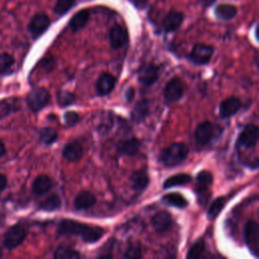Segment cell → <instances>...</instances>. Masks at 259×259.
I'll use <instances>...</instances> for the list:
<instances>
[{
    "instance_id": "cell-27",
    "label": "cell",
    "mask_w": 259,
    "mask_h": 259,
    "mask_svg": "<svg viewBox=\"0 0 259 259\" xmlns=\"http://www.w3.org/2000/svg\"><path fill=\"white\" fill-rule=\"evenodd\" d=\"M89 19V12L86 9L78 11L69 21V26L73 31H78L83 28Z\"/></svg>"
},
{
    "instance_id": "cell-12",
    "label": "cell",
    "mask_w": 259,
    "mask_h": 259,
    "mask_svg": "<svg viewBox=\"0 0 259 259\" xmlns=\"http://www.w3.org/2000/svg\"><path fill=\"white\" fill-rule=\"evenodd\" d=\"M49 25H50V18L46 14L39 13V14L34 15L31 18V20L28 24V29H29V32L31 33V35L34 38H36L48 29Z\"/></svg>"
},
{
    "instance_id": "cell-31",
    "label": "cell",
    "mask_w": 259,
    "mask_h": 259,
    "mask_svg": "<svg viewBox=\"0 0 259 259\" xmlns=\"http://www.w3.org/2000/svg\"><path fill=\"white\" fill-rule=\"evenodd\" d=\"M54 257L57 259H75V258H79L80 254L72 248L62 246L56 250Z\"/></svg>"
},
{
    "instance_id": "cell-16",
    "label": "cell",
    "mask_w": 259,
    "mask_h": 259,
    "mask_svg": "<svg viewBox=\"0 0 259 259\" xmlns=\"http://www.w3.org/2000/svg\"><path fill=\"white\" fill-rule=\"evenodd\" d=\"M172 217L167 211H159L152 218V225L158 233L168 231L172 226Z\"/></svg>"
},
{
    "instance_id": "cell-38",
    "label": "cell",
    "mask_w": 259,
    "mask_h": 259,
    "mask_svg": "<svg viewBox=\"0 0 259 259\" xmlns=\"http://www.w3.org/2000/svg\"><path fill=\"white\" fill-rule=\"evenodd\" d=\"M64 119H65V122H66L67 125L73 126V125L77 124V122L80 119V116L75 111H67L64 115Z\"/></svg>"
},
{
    "instance_id": "cell-10",
    "label": "cell",
    "mask_w": 259,
    "mask_h": 259,
    "mask_svg": "<svg viewBox=\"0 0 259 259\" xmlns=\"http://www.w3.org/2000/svg\"><path fill=\"white\" fill-rule=\"evenodd\" d=\"M213 125L209 121L200 122L194 131V140L198 146H205L213 136Z\"/></svg>"
},
{
    "instance_id": "cell-14",
    "label": "cell",
    "mask_w": 259,
    "mask_h": 259,
    "mask_svg": "<svg viewBox=\"0 0 259 259\" xmlns=\"http://www.w3.org/2000/svg\"><path fill=\"white\" fill-rule=\"evenodd\" d=\"M109 38H110V45L113 49H119L123 47L127 42L126 29L119 24L114 25L110 30Z\"/></svg>"
},
{
    "instance_id": "cell-15",
    "label": "cell",
    "mask_w": 259,
    "mask_h": 259,
    "mask_svg": "<svg viewBox=\"0 0 259 259\" xmlns=\"http://www.w3.org/2000/svg\"><path fill=\"white\" fill-rule=\"evenodd\" d=\"M115 78L109 73H103L97 80L96 91L98 95L104 96L109 94L115 86Z\"/></svg>"
},
{
    "instance_id": "cell-6",
    "label": "cell",
    "mask_w": 259,
    "mask_h": 259,
    "mask_svg": "<svg viewBox=\"0 0 259 259\" xmlns=\"http://www.w3.org/2000/svg\"><path fill=\"white\" fill-rule=\"evenodd\" d=\"M26 232L21 225L11 227L4 236V246L7 249H13L19 246L25 239Z\"/></svg>"
},
{
    "instance_id": "cell-24",
    "label": "cell",
    "mask_w": 259,
    "mask_h": 259,
    "mask_svg": "<svg viewBox=\"0 0 259 259\" xmlns=\"http://www.w3.org/2000/svg\"><path fill=\"white\" fill-rule=\"evenodd\" d=\"M162 202L167 205L175 206L179 208H183L188 204L186 198L179 192H170L165 194L162 197Z\"/></svg>"
},
{
    "instance_id": "cell-44",
    "label": "cell",
    "mask_w": 259,
    "mask_h": 259,
    "mask_svg": "<svg viewBox=\"0 0 259 259\" xmlns=\"http://www.w3.org/2000/svg\"><path fill=\"white\" fill-rule=\"evenodd\" d=\"M1 257H2V251L0 250V258H1Z\"/></svg>"
},
{
    "instance_id": "cell-19",
    "label": "cell",
    "mask_w": 259,
    "mask_h": 259,
    "mask_svg": "<svg viewBox=\"0 0 259 259\" xmlns=\"http://www.w3.org/2000/svg\"><path fill=\"white\" fill-rule=\"evenodd\" d=\"M183 21V14L179 11H170L163 20V27L167 32L176 30Z\"/></svg>"
},
{
    "instance_id": "cell-29",
    "label": "cell",
    "mask_w": 259,
    "mask_h": 259,
    "mask_svg": "<svg viewBox=\"0 0 259 259\" xmlns=\"http://www.w3.org/2000/svg\"><path fill=\"white\" fill-rule=\"evenodd\" d=\"M61 206V199L58 194H52L42 200L39 204V208L46 211H54Z\"/></svg>"
},
{
    "instance_id": "cell-37",
    "label": "cell",
    "mask_w": 259,
    "mask_h": 259,
    "mask_svg": "<svg viewBox=\"0 0 259 259\" xmlns=\"http://www.w3.org/2000/svg\"><path fill=\"white\" fill-rule=\"evenodd\" d=\"M74 3H75V0H58L54 10L58 14H65L73 7Z\"/></svg>"
},
{
    "instance_id": "cell-13",
    "label": "cell",
    "mask_w": 259,
    "mask_h": 259,
    "mask_svg": "<svg viewBox=\"0 0 259 259\" xmlns=\"http://www.w3.org/2000/svg\"><path fill=\"white\" fill-rule=\"evenodd\" d=\"M242 106V102L237 97H229L220 105V115L222 118H229L236 114Z\"/></svg>"
},
{
    "instance_id": "cell-22",
    "label": "cell",
    "mask_w": 259,
    "mask_h": 259,
    "mask_svg": "<svg viewBox=\"0 0 259 259\" xmlns=\"http://www.w3.org/2000/svg\"><path fill=\"white\" fill-rule=\"evenodd\" d=\"M53 186L51 178L47 175L37 176L32 183V191L36 195H42L47 193Z\"/></svg>"
},
{
    "instance_id": "cell-11",
    "label": "cell",
    "mask_w": 259,
    "mask_h": 259,
    "mask_svg": "<svg viewBox=\"0 0 259 259\" xmlns=\"http://www.w3.org/2000/svg\"><path fill=\"white\" fill-rule=\"evenodd\" d=\"M258 141V127L255 124H248L239 136V144L246 148H254Z\"/></svg>"
},
{
    "instance_id": "cell-33",
    "label": "cell",
    "mask_w": 259,
    "mask_h": 259,
    "mask_svg": "<svg viewBox=\"0 0 259 259\" xmlns=\"http://www.w3.org/2000/svg\"><path fill=\"white\" fill-rule=\"evenodd\" d=\"M205 249V243L202 239L197 240L188 250L186 257L187 258H199L203 254Z\"/></svg>"
},
{
    "instance_id": "cell-35",
    "label": "cell",
    "mask_w": 259,
    "mask_h": 259,
    "mask_svg": "<svg viewBox=\"0 0 259 259\" xmlns=\"http://www.w3.org/2000/svg\"><path fill=\"white\" fill-rule=\"evenodd\" d=\"M14 65V59L8 54L0 55V74L8 73Z\"/></svg>"
},
{
    "instance_id": "cell-40",
    "label": "cell",
    "mask_w": 259,
    "mask_h": 259,
    "mask_svg": "<svg viewBox=\"0 0 259 259\" xmlns=\"http://www.w3.org/2000/svg\"><path fill=\"white\" fill-rule=\"evenodd\" d=\"M7 185V179L6 177L0 173V192H2Z\"/></svg>"
},
{
    "instance_id": "cell-42",
    "label": "cell",
    "mask_w": 259,
    "mask_h": 259,
    "mask_svg": "<svg viewBox=\"0 0 259 259\" xmlns=\"http://www.w3.org/2000/svg\"><path fill=\"white\" fill-rule=\"evenodd\" d=\"M214 1H215V0H199L200 4H201L202 6H204V7H208V6H210Z\"/></svg>"
},
{
    "instance_id": "cell-8",
    "label": "cell",
    "mask_w": 259,
    "mask_h": 259,
    "mask_svg": "<svg viewBox=\"0 0 259 259\" xmlns=\"http://www.w3.org/2000/svg\"><path fill=\"white\" fill-rule=\"evenodd\" d=\"M213 54V47L209 45L197 44L190 53V59L197 65H204L209 62Z\"/></svg>"
},
{
    "instance_id": "cell-41",
    "label": "cell",
    "mask_w": 259,
    "mask_h": 259,
    "mask_svg": "<svg viewBox=\"0 0 259 259\" xmlns=\"http://www.w3.org/2000/svg\"><path fill=\"white\" fill-rule=\"evenodd\" d=\"M134 96H135V90H134V88H128V89L126 90V92H125V98H126V100H127V101H132L133 98H134Z\"/></svg>"
},
{
    "instance_id": "cell-1",
    "label": "cell",
    "mask_w": 259,
    "mask_h": 259,
    "mask_svg": "<svg viewBox=\"0 0 259 259\" xmlns=\"http://www.w3.org/2000/svg\"><path fill=\"white\" fill-rule=\"evenodd\" d=\"M58 234L61 236L75 235L79 236L84 242L94 243L103 236V229L96 226H90L72 220H63L58 226Z\"/></svg>"
},
{
    "instance_id": "cell-25",
    "label": "cell",
    "mask_w": 259,
    "mask_h": 259,
    "mask_svg": "<svg viewBox=\"0 0 259 259\" xmlns=\"http://www.w3.org/2000/svg\"><path fill=\"white\" fill-rule=\"evenodd\" d=\"M191 176L189 174L186 173H179V174H175L172 175L170 177H168L164 183H163V188L164 189H168L171 187H175V186H181V185H185L188 184L191 181Z\"/></svg>"
},
{
    "instance_id": "cell-21",
    "label": "cell",
    "mask_w": 259,
    "mask_h": 259,
    "mask_svg": "<svg viewBox=\"0 0 259 259\" xmlns=\"http://www.w3.org/2000/svg\"><path fill=\"white\" fill-rule=\"evenodd\" d=\"M140 148H141L140 141L136 138H132V139H128V140H125V141L121 142L118 145L117 150H118L120 155L135 156L139 152Z\"/></svg>"
},
{
    "instance_id": "cell-18",
    "label": "cell",
    "mask_w": 259,
    "mask_h": 259,
    "mask_svg": "<svg viewBox=\"0 0 259 259\" xmlns=\"http://www.w3.org/2000/svg\"><path fill=\"white\" fill-rule=\"evenodd\" d=\"M96 202V198L95 196L90 192V191H81L80 193H78V195L75 198L74 201V206L76 209L79 210H85L90 208L91 206H93Z\"/></svg>"
},
{
    "instance_id": "cell-17",
    "label": "cell",
    "mask_w": 259,
    "mask_h": 259,
    "mask_svg": "<svg viewBox=\"0 0 259 259\" xmlns=\"http://www.w3.org/2000/svg\"><path fill=\"white\" fill-rule=\"evenodd\" d=\"M82 154H83V147L77 141L68 143L63 149V157L70 162L78 161L82 157Z\"/></svg>"
},
{
    "instance_id": "cell-39",
    "label": "cell",
    "mask_w": 259,
    "mask_h": 259,
    "mask_svg": "<svg viewBox=\"0 0 259 259\" xmlns=\"http://www.w3.org/2000/svg\"><path fill=\"white\" fill-rule=\"evenodd\" d=\"M136 7H138V8H140V9H142V8H144L146 5H147V2H148V0H130Z\"/></svg>"
},
{
    "instance_id": "cell-7",
    "label": "cell",
    "mask_w": 259,
    "mask_h": 259,
    "mask_svg": "<svg viewBox=\"0 0 259 259\" xmlns=\"http://www.w3.org/2000/svg\"><path fill=\"white\" fill-rule=\"evenodd\" d=\"M183 92L184 85L182 81L179 78L174 77L166 84L163 95L167 102H175L182 97Z\"/></svg>"
},
{
    "instance_id": "cell-43",
    "label": "cell",
    "mask_w": 259,
    "mask_h": 259,
    "mask_svg": "<svg viewBox=\"0 0 259 259\" xmlns=\"http://www.w3.org/2000/svg\"><path fill=\"white\" fill-rule=\"evenodd\" d=\"M5 154V146L3 143L0 141V157H2Z\"/></svg>"
},
{
    "instance_id": "cell-28",
    "label": "cell",
    "mask_w": 259,
    "mask_h": 259,
    "mask_svg": "<svg viewBox=\"0 0 259 259\" xmlns=\"http://www.w3.org/2000/svg\"><path fill=\"white\" fill-rule=\"evenodd\" d=\"M149 113V103L147 99H141L137 102L132 111V118L136 122L143 120Z\"/></svg>"
},
{
    "instance_id": "cell-26",
    "label": "cell",
    "mask_w": 259,
    "mask_h": 259,
    "mask_svg": "<svg viewBox=\"0 0 259 259\" xmlns=\"http://www.w3.org/2000/svg\"><path fill=\"white\" fill-rule=\"evenodd\" d=\"M214 14L221 20H230L237 14V8L232 4L222 3L214 8Z\"/></svg>"
},
{
    "instance_id": "cell-9",
    "label": "cell",
    "mask_w": 259,
    "mask_h": 259,
    "mask_svg": "<svg viewBox=\"0 0 259 259\" xmlns=\"http://www.w3.org/2000/svg\"><path fill=\"white\" fill-rule=\"evenodd\" d=\"M159 78V69L154 64H145L138 70V79L139 81L146 85L151 86Z\"/></svg>"
},
{
    "instance_id": "cell-30",
    "label": "cell",
    "mask_w": 259,
    "mask_h": 259,
    "mask_svg": "<svg viewBox=\"0 0 259 259\" xmlns=\"http://www.w3.org/2000/svg\"><path fill=\"white\" fill-rule=\"evenodd\" d=\"M225 204H226V198H225V197L221 196V197L215 198V199L211 202V204H210V206H209V208H208V210H207V217H208V219H209V220H214V219L219 215V213L221 212V210L224 208Z\"/></svg>"
},
{
    "instance_id": "cell-32",
    "label": "cell",
    "mask_w": 259,
    "mask_h": 259,
    "mask_svg": "<svg viewBox=\"0 0 259 259\" xmlns=\"http://www.w3.org/2000/svg\"><path fill=\"white\" fill-rule=\"evenodd\" d=\"M58 139V133L52 127H44L39 132V140L46 145L55 143Z\"/></svg>"
},
{
    "instance_id": "cell-34",
    "label": "cell",
    "mask_w": 259,
    "mask_h": 259,
    "mask_svg": "<svg viewBox=\"0 0 259 259\" xmlns=\"http://www.w3.org/2000/svg\"><path fill=\"white\" fill-rule=\"evenodd\" d=\"M122 257L123 258H141L142 257L141 244L139 242L130 244L125 249Z\"/></svg>"
},
{
    "instance_id": "cell-3",
    "label": "cell",
    "mask_w": 259,
    "mask_h": 259,
    "mask_svg": "<svg viewBox=\"0 0 259 259\" xmlns=\"http://www.w3.org/2000/svg\"><path fill=\"white\" fill-rule=\"evenodd\" d=\"M245 242L250 250V252L258 257L259 251V227L255 221H248L244 229Z\"/></svg>"
},
{
    "instance_id": "cell-20",
    "label": "cell",
    "mask_w": 259,
    "mask_h": 259,
    "mask_svg": "<svg viewBox=\"0 0 259 259\" xmlns=\"http://www.w3.org/2000/svg\"><path fill=\"white\" fill-rule=\"evenodd\" d=\"M130 181L132 184V187L137 191H143L147 188L149 184V175L145 170H140L134 172L131 177Z\"/></svg>"
},
{
    "instance_id": "cell-36",
    "label": "cell",
    "mask_w": 259,
    "mask_h": 259,
    "mask_svg": "<svg viewBox=\"0 0 259 259\" xmlns=\"http://www.w3.org/2000/svg\"><path fill=\"white\" fill-rule=\"evenodd\" d=\"M57 100L60 106H68L75 101V97L71 92L59 91L57 94Z\"/></svg>"
},
{
    "instance_id": "cell-5",
    "label": "cell",
    "mask_w": 259,
    "mask_h": 259,
    "mask_svg": "<svg viewBox=\"0 0 259 259\" xmlns=\"http://www.w3.org/2000/svg\"><path fill=\"white\" fill-rule=\"evenodd\" d=\"M212 183V174L207 170H202L196 175V188L195 191L197 193L199 203H206L209 194L207 193L208 187Z\"/></svg>"
},
{
    "instance_id": "cell-2",
    "label": "cell",
    "mask_w": 259,
    "mask_h": 259,
    "mask_svg": "<svg viewBox=\"0 0 259 259\" xmlns=\"http://www.w3.org/2000/svg\"><path fill=\"white\" fill-rule=\"evenodd\" d=\"M188 146L184 143H173L164 149L161 153L160 160L166 166H175L184 161L188 155Z\"/></svg>"
},
{
    "instance_id": "cell-4",
    "label": "cell",
    "mask_w": 259,
    "mask_h": 259,
    "mask_svg": "<svg viewBox=\"0 0 259 259\" xmlns=\"http://www.w3.org/2000/svg\"><path fill=\"white\" fill-rule=\"evenodd\" d=\"M50 93L42 87L31 90L26 97L27 105L32 111H38L42 109L50 102Z\"/></svg>"
},
{
    "instance_id": "cell-23",
    "label": "cell",
    "mask_w": 259,
    "mask_h": 259,
    "mask_svg": "<svg viewBox=\"0 0 259 259\" xmlns=\"http://www.w3.org/2000/svg\"><path fill=\"white\" fill-rule=\"evenodd\" d=\"M20 107L19 99L16 97H9L0 101V119L6 117L10 113L16 111Z\"/></svg>"
}]
</instances>
